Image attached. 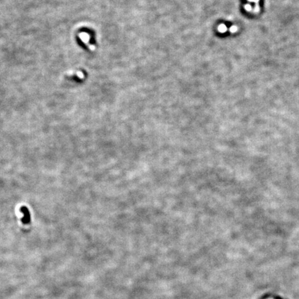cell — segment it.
I'll list each match as a JSON object with an SVG mask.
<instances>
[{
	"label": "cell",
	"instance_id": "obj_1",
	"mask_svg": "<svg viewBox=\"0 0 299 299\" xmlns=\"http://www.w3.org/2000/svg\"><path fill=\"white\" fill-rule=\"evenodd\" d=\"M21 212H22L23 215H24V217L22 219V222L24 224H29L31 220V215L30 213H29V209L25 206L22 207L21 208Z\"/></svg>",
	"mask_w": 299,
	"mask_h": 299
}]
</instances>
